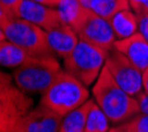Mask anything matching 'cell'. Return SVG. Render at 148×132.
<instances>
[{
	"instance_id": "cell-6",
	"label": "cell",
	"mask_w": 148,
	"mask_h": 132,
	"mask_svg": "<svg viewBox=\"0 0 148 132\" xmlns=\"http://www.w3.org/2000/svg\"><path fill=\"white\" fill-rule=\"evenodd\" d=\"M105 68L115 82L130 95L136 98L143 92V71L139 70L126 55L115 48L108 50Z\"/></svg>"
},
{
	"instance_id": "cell-21",
	"label": "cell",
	"mask_w": 148,
	"mask_h": 132,
	"mask_svg": "<svg viewBox=\"0 0 148 132\" xmlns=\"http://www.w3.org/2000/svg\"><path fill=\"white\" fill-rule=\"evenodd\" d=\"M138 32L148 41V13L138 15Z\"/></svg>"
},
{
	"instance_id": "cell-22",
	"label": "cell",
	"mask_w": 148,
	"mask_h": 132,
	"mask_svg": "<svg viewBox=\"0 0 148 132\" xmlns=\"http://www.w3.org/2000/svg\"><path fill=\"white\" fill-rule=\"evenodd\" d=\"M13 17H15L13 13L11 12V11H8V9L5 8V5L0 1V27L3 28L4 25H5L7 23H8L11 18H13Z\"/></svg>"
},
{
	"instance_id": "cell-1",
	"label": "cell",
	"mask_w": 148,
	"mask_h": 132,
	"mask_svg": "<svg viewBox=\"0 0 148 132\" xmlns=\"http://www.w3.org/2000/svg\"><path fill=\"white\" fill-rule=\"evenodd\" d=\"M91 92L95 103L112 124L126 123L142 112L138 99L124 91L106 68L102 69Z\"/></svg>"
},
{
	"instance_id": "cell-15",
	"label": "cell",
	"mask_w": 148,
	"mask_h": 132,
	"mask_svg": "<svg viewBox=\"0 0 148 132\" xmlns=\"http://www.w3.org/2000/svg\"><path fill=\"white\" fill-rule=\"evenodd\" d=\"M31 57L32 55H29L16 44L8 40L0 41V66L16 69L25 64Z\"/></svg>"
},
{
	"instance_id": "cell-29",
	"label": "cell",
	"mask_w": 148,
	"mask_h": 132,
	"mask_svg": "<svg viewBox=\"0 0 148 132\" xmlns=\"http://www.w3.org/2000/svg\"><path fill=\"white\" fill-rule=\"evenodd\" d=\"M115 131H116V132H127V131H124V129H122V128H120L119 126H116V127H115Z\"/></svg>"
},
{
	"instance_id": "cell-17",
	"label": "cell",
	"mask_w": 148,
	"mask_h": 132,
	"mask_svg": "<svg viewBox=\"0 0 148 132\" xmlns=\"http://www.w3.org/2000/svg\"><path fill=\"white\" fill-rule=\"evenodd\" d=\"M81 1L86 8L107 20L122 9L131 8L128 0H81Z\"/></svg>"
},
{
	"instance_id": "cell-11",
	"label": "cell",
	"mask_w": 148,
	"mask_h": 132,
	"mask_svg": "<svg viewBox=\"0 0 148 132\" xmlns=\"http://www.w3.org/2000/svg\"><path fill=\"white\" fill-rule=\"evenodd\" d=\"M114 48L126 55L139 70L144 71L148 68V41L139 32L127 38L115 40Z\"/></svg>"
},
{
	"instance_id": "cell-13",
	"label": "cell",
	"mask_w": 148,
	"mask_h": 132,
	"mask_svg": "<svg viewBox=\"0 0 148 132\" xmlns=\"http://www.w3.org/2000/svg\"><path fill=\"white\" fill-rule=\"evenodd\" d=\"M116 40L127 38L138 33V15L131 8L122 9L108 18Z\"/></svg>"
},
{
	"instance_id": "cell-4",
	"label": "cell",
	"mask_w": 148,
	"mask_h": 132,
	"mask_svg": "<svg viewBox=\"0 0 148 132\" xmlns=\"http://www.w3.org/2000/svg\"><path fill=\"white\" fill-rule=\"evenodd\" d=\"M107 53V50L102 48L79 40L73 52L64 58V70L83 85L90 86L97 81L102 69L105 68Z\"/></svg>"
},
{
	"instance_id": "cell-7",
	"label": "cell",
	"mask_w": 148,
	"mask_h": 132,
	"mask_svg": "<svg viewBox=\"0 0 148 132\" xmlns=\"http://www.w3.org/2000/svg\"><path fill=\"white\" fill-rule=\"evenodd\" d=\"M32 99L16 85H0V131L13 132L17 120L31 110Z\"/></svg>"
},
{
	"instance_id": "cell-14",
	"label": "cell",
	"mask_w": 148,
	"mask_h": 132,
	"mask_svg": "<svg viewBox=\"0 0 148 132\" xmlns=\"http://www.w3.org/2000/svg\"><path fill=\"white\" fill-rule=\"evenodd\" d=\"M56 8L61 16L62 23L71 27L73 29L79 25L89 11V8L83 5L81 0H61V3Z\"/></svg>"
},
{
	"instance_id": "cell-19",
	"label": "cell",
	"mask_w": 148,
	"mask_h": 132,
	"mask_svg": "<svg viewBox=\"0 0 148 132\" xmlns=\"http://www.w3.org/2000/svg\"><path fill=\"white\" fill-rule=\"evenodd\" d=\"M119 127L127 132H148V114L140 112L126 123L119 124Z\"/></svg>"
},
{
	"instance_id": "cell-10",
	"label": "cell",
	"mask_w": 148,
	"mask_h": 132,
	"mask_svg": "<svg viewBox=\"0 0 148 132\" xmlns=\"http://www.w3.org/2000/svg\"><path fill=\"white\" fill-rule=\"evenodd\" d=\"M16 17L27 20L46 32L64 24L57 8L44 5L32 0H23L16 9Z\"/></svg>"
},
{
	"instance_id": "cell-31",
	"label": "cell",
	"mask_w": 148,
	"mask_h": 132,
	"mask_svg": "<svg viewBox=\"0 0 148 132\" xmlns=\"http://www.w3.org/2000/svg\"><path fill=\"white\" fill-rule=\"evenodd\" d=\"M0 132H1V131H0Z\"/></svg>"
},
{
	"instance_id": "cell-8",
	"label": "cell",
	"mask_w": 148,
	"mask_h": 132,
	"mask_svg": "<svg viewBox=\"0 0 148 132\" xmlns=\"http://www.w3.org/2000/svg\"><path fill=\"white\" fill-rule=\"evenodd\" d=\"M74 31L77 32L81 41H86L107 52L114 48V42L116 40L110 21L90 9Z\"/></svg>"
},
{
	"instance_id": "cell-16",
	"label": "cell",
	"mask_w": 148,
	"mask_h": 132,
	"mask_svg": "<svg viewBox=\"0 0 148 132\" xmlns=\"http://www.w3.org/2000/svg\"><path fill=\"white\" fill-rule=\"evenodd\" d=\"M90 105H91V101L89 99L82 106L64 115L58 132H85Z\"/></svg>"
},
{
	"instance_id": "cell-26",
	"label": "cell",
	"mask_w": 148,
	"mask_h": 132,
	"mask_svg": "<svg viewBox=\"0 0 148 132\" xmlns=\"http://www.w3.org/2000/svg\"><path fill=\"white\" fill-rule=\"evenodd\" d=\"M32 1H36V3H40V4H44V5H48V7H57L61 0H32Z\"/></svg>"
},
{
	"instance_id": "cell-28",
	"label": "cell",
	"mask_w": 148,
	"mask_h": 132,
	"mask_svg": "<svg viewBox=\"0 0 148 132\" xmlns=\"http://www.w3.org/2000/svg\"><path fill=\"white\" fill-rule=\"evenodd\" d=\"M4 40H7V38H5V34H4L3 28L0 27V41H4Z\"/></svg>"
},
{
	"instance_id": "cell-2",
	"label": "cell",
	"mask_w": 148,
	"mask_h": 132,
	"mask_svg": "<svg viewBox=\"0 0 148 132\" xmlns=\"http://www.w3.org/2000/svg\"><path fill=\"white\" fill-rule=\"evenodd\" d=\"M62 71L54 55L31 57L25 64L15 69L13 81L27 94H44Z\"/></svg>"
},
{
	"instance_id": "cell-20",
	"label": "cell",
	"mask_w": 148,
	"mask_h": 132,
	"mask_svg": "<svg viewBox=\"0 0 148 132\" xmlns=\"http://www.w3.org/2000/svg\"><path fill=\"white\" fill-rule=\"evenodd\" d=\"M130 7L136 15L148 13V0H128Z\"/></svg>"
},
{
	"instance_id": "cell-27",
	"label": "cell",
	"mask_w": 148,
	"mask_h": 132,
	"mask_svg": "<svg viewBox=\"0 0 148 132\" xmlns=\"http://www.w3.org/2000/svg\"><path fill=\"white\" fill-rule=\"evenodd\" d=\"M143 92L148 95V68L143 71Z\"/></svg>"
},
{
	"instance_id": "cell-18",
	"label": "cell",
	"mask_w": 148,
	"mask_h": 132,
	"mask_svg": "<svg viewBox=\"0 0 148 132\" xmlns=\"http://www.w3.org/2000/svg\"><path fill=\"white\" fill-rule=\"evenodd\" d=\"M110 120L106 114L101 110L95 101H91L86 119L85 132H108L110 131Z\"/></svg>"
},
{
	"instance_id": "cell-30",
	"label": "cell",
	"mask_w": 148,
	"mask_h": 132,
	"mask_svg": "<svg viewBox=\"0 0 148 132\" xmlns=\"http://www.w3.org/2000/svg\"><path fill=\"white\" fill-rule=\"evenodd\" d=\"M108 132H116V131H115V127H114V128H111V129H110V131H108Z\"/></svg>"
},
{
	"instance_id": "cell-23",
	"label": "cell",
	"mask_w": 148,
	"mask_h": 132,
	"mask_svg": "<svg viewBox=\"0 0 148 132\" xmlns=\"http://www.w3.org/2000/svg\"><path fill=\"white\" fill-rule=\"evenodd\" d=\"M1 3L5 5V8L8 9V11H11V12L13 13V16L16 17V9H17V7L20 5V3H21L23 0H0Z\"/></svg>"
},
{
	"instance_id": "cell-12",
	"label": "cell",
	"mask_w": 148,
	"mask_h": 132,
	"mask_svg": "<svg viewBox=\"0 0 148 132\" xmlns=\"http://www.w3.org/2000/svg\"><path fill=\"white\" fill-rule=\"evenodd\" d=\"M48 34V44L49 49L54 57L64 60L66 55H69L73 49L79 42V37L77 32L71 27L66 24H62L57 28H53L46 32Z\"/></svg>"
},
{
	"instance_id": "cell-9",
	"label": "cell",
	"mask_w": 148,
	"mask_h": 132,
	"mask_svg": "<svg viewBox=\"0 0 148 132\" xmlns=\"http://www.w3.org/2000/svg\"><path fill=\"white\" fill-rule=\"evenodd\" d=\"M61 122V115L40 103L17 120L13 132H58Z\"/></svg>"
},
{
	"instance_id": "cell-5",
	"label": "cell",
	"mask_w": 148,
	"mask_h": 132,
	"mask_svg": "<svg viewBox=\"0 0 148 132\" xmlns=\"http://www.w3.org/2000/svg\"><path fill=\"white\" fill-rule=\"evenodd\" d=\"M5 38L20 46L32 57L53 55L48 44V34L42 28L20 17H13L3 27Z\"/></svg>"
},
{
	"instance_id": "cell-24",
	"label": "cell",
	"mask_w": 148,
	"mask_h": 132,
	"mask_svg": "<svg viewBox=\"0 0 148 132\" xmlns=\"http://www.w3.org/2000/svg\"><path fill=\"white\" fill-rule=\"evenodd\" d=\"M136 99H138L139 106H140V111L144 112V114H148V95L147 94L142 92L140 95L136 96Z\"/></svg>"
},
{
	"instance_id": "cell-25",
	"label": "cell",
	"mask_w": 148,
	"mask_h": 132,
	"mask_svg": "<svg viewBox=\"0 0 148 132\" xmlns=\"http://www.w3.org/2000/svg\"><path fill=\"white\" fill-rule=\"evenodd\" d=\"M12 78L8 73L3 71L0 69V85H3V86H7V85H13L12 83Z\"/></svg>"
},
{
	"instance_id": "cell-3",
	"label": "cell",
	"mask_w": 148,
	"mask_h": 132,
	"mask_svg": "<svg viewBox=\"0 0 148 132\" xmlns=\"http://www.w3.org/2000/svg\"><path fill=\"white\" fill-rule=\"evenodd\" d=\"M86 101H89L87 86L68 71L62 70L49 89L42 94L40 103L64 116L74 108L82 106Z\"/></svg>"
}]
</instances>
